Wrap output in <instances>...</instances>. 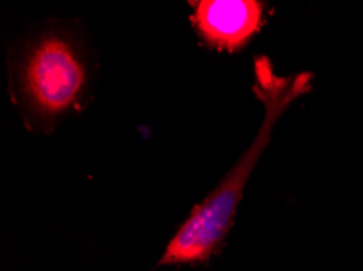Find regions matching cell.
<instances>
[{
	"mask_svg": "<svg viewBox=\"0 0 363 271\" xmlns=\"http://www.w3.org/2000/svg\"><path fill=\"white\" fill-rule=\"evenodd\" d=\"M264 4L256 0H201L191 21L208 46L236 51L261 30Z\"/></svg>",
	"mask_w": 363,
	"mask_h": 271,
	"instance_id": "cell-3",
	"label": "cell"
},
{
	"mask_svg": "<svg viewBox=\"0 0 363 271\" xmlns=\"http://www.w3.org/2000/svg\"><path fill=\"white\" fill-rule=\"evenodd\" d=\"M88 90V67L75 41L46 33L28 44L16 65L13 95L26 115L46 124L79 109Z\"/></svg>",
	"mask_w": 363,
	"mask_h": 271,
	"instance_id": "cell-2",
	"label": "cell"
},
{
	"mask_svg": "<svg viewBox=\"0 0 363 271\" xmlns=\"http://www.w3.org/2000/svg\"><path fill=\"white\" fill-rule=\"evenodd\" d=\"M313 80L315 75L311 71L282 76L274 70L272 62L266 55L255 59L252 93L264 108L259 130L228 174L194 207L188 219L179 226L163 253L160 265L201 263L218 250L232 228L247 179L271 142L279 119L296 99L311 91Z\"/></svg>",
	"mask_w": 363,
	"mask_h": 271,
	"instance_id": "cell-1",
	"label": "cell"
}]
</instances>
